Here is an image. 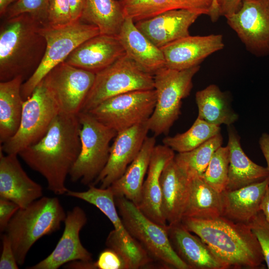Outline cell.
Masks as SVG:
<instances>
[{
  "label": "cell",
  "instance_id": "74e56055",
  "mask_svg": "<svg viewBox=\"0 0 269 269\" xmlns=\"http://www.w3.org/2000/svg\"><path fill=\"white\" fill-rule=\"evenodd\" d=\"M73 22L68 0H49L44 26L59 27Z\"/></svg>",
  "mask_w": 269,
  "mask_h": 269
},
{
  "label": "cell",
  "instance_id": "8fae6325",
  "mask_svg": "<svg viewBox=\"0 0 269 269\" xmlns=\"http://www.w3.org/2000/svg\"><path fill=\"white\" fill-rule=\"evenodd\" d=\"M155 89L133 91L111 97L89 112L117 133L146 122L155 108Z\"/></svg>",
  "mask_w": 269,
  "mask_h": 269
},
{
  "label": "cell",
  "instance_id": "83f0119b",
  "mask_svg": "<svg viewBox=\"0 0 269 269\" xmlns=\"http://www.w3.org/2000/svg\"><path fill=\"white\" fill-rule=\"evenodd\" d=\"M24 79L18 76L0 82V142L2 144L17 132L24 100L21 86Z\"/></svg>",
  "mask_w": 269,
  "mask_h": 269
},
{
  "label": "cell",
  "instance_id": "ba28073f",
  "mask_svg": "<svg viewBox=\"0 0 269 269\" xmlns=\"http://www.w3.org/2000/svg\"><path fill=\"white\" fill-rule=\"evenodd\" d=\"M59 106L43 80L24 101L19 126L15 134L0 145L5 154H18L38 141L47 132L56 117Z\"/></svg>",
  "mask_w": 269,
  "mask_h": 269
},
{
  "label": "cell",
  "instance_id": "5bb4252c",
  "mask_svg": "<svg viewBox=\"0 0 269 269\" xmlns=\"http://www.w3.org/2000/svg\"><path fill=\"white\" fill-rule=\"evenodd\" d=\"M149 131L147 121L117 133L108 162L92 185L106 188L119 179L139 153Z\"/></svg>",
  "mask_w": 269,
  "mask_h": 269
},
{
  "label": "cell",
  "instance_id": "7a4b0ae2",
  "mask_svg": "<svg viewBox=\"0 0 269 269\" xmlns=\"http://www.w3.org/2000/svg\"><path fill=\"white\" fill-rule=\"evenodd\" d=\"M181 222L210 248L227 269H255L263 266L262 249L248 224L222 216L209 220L184 217Z\"/></svg>",
  "mask_w": 269,
  "mask_h": 269
},
{
  "label": "cell",
  "instance_id": "ffe728a7",
  "mask_svg": "<svg viewBox=\"0 0 269 269\" xmlns=\"http://www.w3.org/2000/svg\"><path fill=\"white\" fill-rule=\"evenodd\" d=\"M175 155L174 151L166 145L155 146L142 186L141 201L137 207L146 217L163 226L168 224L162 211L160 179L164 167Z\"/></svg>",
  "mask_w": 269,
  "mask_h": 269
},
{
  "label": "cell",
  "instance_id": "6da1fadb",
  "mask_svg": "<svg viewBox=\"0 0 269 269\" xmlns=\"http://www.w3.org/2000/svg\"><path fill=\"white\" fill-rule=\"evenodd\" d=\"M81 125L78 115L60 113L46 134L18 155L47 183V188L56 195L65 194V182L80 150Z\"/></svg>",
  "mask_w": 269,
  "mask_h": 269
},
{
  "label": "cell",
  "instance_id": "8992f818",
  "mask_svg": "<svg viewBox=\"0 0 269 269\" xmlns=\"http://www.w3.org/2000/svg\"><path fill=\"white\" fill-rule=\"evenodd\" d=\"M115 200L127 231L154 261L168 268L190 269L173 250L168 235L167 225L161 226L150 220L124 197H115Z\"/></svg>",
  "mask_w": 269,
  "mask_h": 269
},
{
  "label": "cell",
  "instance_id": "7bdbcfd3",
  "mask_svg": "<svg viewBox=\"0 0 269 269\" xmlns=\"http://www.w3.org/2000/svg\"><path fill=\"white\" fill-rule=\"evenodd\" d=\"M242 0H217L219 14L225 17L235 13L240 8Z\"/></svg>",
  "mask_w": 269,
  "mask_h": 269
},
{
  "label": "cell",
  "instance_id": "d6a6232c",
  "mask_svg": "<svg viewBox=\"0 0 269 269\" xmlns=\"http://www.w3.org/2000/svg\"><path fill=\"white\" fill-rule=\"evenodd\" d=\"M219 126L210 124L197 118L186 132L162 140L164 145L178 153L192 150L220 133Z\"/></svg>",
  "mask_w": 269,
  "mask_h": 269
},
{
  "label": "cell",
  "instance_id": "cb8c5ba5",
  "mask_svg": "<svg viewBox=\"0 0 269 269\" xmlns=\"http://www.w3.org/2000/svg\"><path fill=\"white\" fill-rule=\"evenodd\" d=\"M269 186V176L236 190L223 191L221 193V216L234 222L248 224L261 211V203Z\"/></svg>",
  "mask_w": 269,
  "mask_h": 269
},
{
  "label": "cell",
  "instance_id": "7c38bea8",
  "mask_svg": "<svg viewBox=\"0 0 269 269\" xmlns=\"http://www.w3.org/2000/svg\"><path fill=\"white\" fill-rule=\"evenodd\" d=\"M96 74L63 62L42 79L53 95L60 113L78 115L95 80Z\"/></svg>",
  "mask_w": 269,
  "mask_h": 269
},
{
  "label": "cell",
  "instance_id": "ab89813d",
  "mask_svg": "<svg viewBox=\"0 0 269 269\" xmlns=\"http://www.w3.org/2000/svg\"><path fill=\"white\" fill-rule=\"evenodd\" d=\"M97 269H126L120 256L109 248L102 251L95 262Z\"/></svg>",
  "mask_w": 269,
  "mask_h": 269
},
{
  "label": "cell",
  "instance_id": "f35d334b",
  "mask_svg": "<svg viewBox=\"0 0 269 269\" xmlns=\"http://www.w3.org/2000/svg\"><path fill=\"white\" fill-rule=\"evenodd\" d=\"M248 225L260 244L264 260L269 269V223L262 211H260Z\"/></svg>",
  "mask_w": 269,
  "mask_h": 269
},
{
  "label": "cell",
  "instance_id": "b9f144b4",
  "mask_svg": "<svg viewBox=\"0 0 269 269\" xmlns=\"http://www.w3.org/2000/svg\"><path fill=\"white\" fill-rule=\"evenodd\" d=\"M20 208L14 202L0 198V232L3 233L13 216Z\"/></svg>",
  "mask_w": 269,
  "mask_h": 269
},
{
  "label": "cell",
  "instance_id": "60d3db41",
  "mask_svg": "<svg viewBox=\"0 0 269 269\" xmlns=\"http://www.w3.org/2000/svg\"><path fill=\"white\" fill-rule=\"evenodd\" d=\"M2 251L0 258V269H18V264L8 236H1Z\"/></svg>",
  "mask_w": 269,
  "mask_h": 269
},
{
  "label": "cell",
  "instance_id": "4316f807",
  "mask_svg": "<svg viewBox=\"0 0 269 269\" xmlns=\"http://www.w3.org/2000/svg\"><path fill=\"white\" fill-rule=\"evenodd\" d=\"M155 142L154 136H147L136 158L124 173L109 186L115 197H124L138 206L144 178Z\"/></svg>",
  "mask_w": 269,
  "mask_h": 269
},
{
  "label": "cell",
  "instance_id": "603a6c76",
  "mask_svg": "<svg viewBox=\"0 0 269 269\" xmlns=\"http://www.w3.org/2000/svg\"><path fill=\"white\" fill-rule=\"evenodd\" d=\"M126 17L134 22L173 9L188 10L208 15L212 22L220 17L217 0H119Z\"/></svg>",
  "mask_w": 269,
  "mask_h": 269
},
{
  "label": "cell",
  "instance_id": "f6af8a7d",
  "mask_svg": "<svg viewBox=\"0 0 269 269\" xmlns=\"http://www.w3.org/2000/svg\"><path fill=\"white\" fill-rule=\"evenodd\" d=\"M64 268L70 269H97L95 262L76 260L71 261L64 265Z\"/></svg>",
  "mask_w": 269,
  "mask_h": 269
},
{
  "label": "cell",
  "instance_id": "1f68e13d",
  "mask_svg": "<svg viewBox=\"0 0 269 269\" xmlns=\"http://www.w3.org/2000/svg\"><path fill=\"white\" fill-rule=\"evenodd\" d=\"M86 191L68 190L65 195L84 200L98 208L111 222L115 229L124 239L132 237L125 228L116 205L115 196L111 189L97 188L90 185Z\"/></svg>",
  "mask_w": 269,
  "mask_h": 269
},
{
  "label": "cell",
  "instance_id": "c3c4849f",
  "mask_svg": "<svg viewBox=\"0 0 269 269\" xmlns=\"http://www.w3.org/2000/svg\"><path fill=\"white\" fill-rule=\"evenodd\" d=\"M18 0H0V15L2 17L7 8Z\"/></svg>",
  "mask_w": 269,
  "mask_h": 269
},
{
  "label": "cell",
  "instance_id": "d590c367",
  "mask_svg": "<svg viewBox=\"0 0 269 269\" xmlns=\"http://www.w3.org/2000/svg\"><path fill=\"white\" fill-rule=\"evenodd\" d=\"M229 148L220 146L213 153L205 172L200 176L207 184L219 193L225 190L228 179Z\"/></svg>",
  "mask_w": 269,
  "mask_h": 269
},
{
  "label": "cell",
  "instance_id": "4fadbf2b",
  "mask_svg": "<svg viewBox=\"0 0 269 269\" xmlns=\"http://www.w3.org/2000/svg\"><path fill=\"white\" fill-rule=\"evenodd\" d=\"M226 18L248 51L257 57L269 55V0H242Z\"/></svg>",
  "mask_w": 269,
  "mask_h": 269
},
{
  "label": "cell",
  "instance_id": "d4e9b609",
  "mask_svg": "<svg viewBox=\"0 0 269 269\" xmlns=\"http://www.w3.org/2000/svg\"><path fill=\"white\" fill-rule=\"evenodd\" d=\"M228 134L229 165L225 190H236L263 181L269 176L267 167L256 164L244 152L240 137L232 125L228 127Z\"/></svg>",
  "mask_w": 269,
  "mask_h": 269
},
{
  "label": "cell",
  "instance_id": "836d02e7",
  "mask_svg": "<svg viewBox=\"0 0 269 269\" xmlns=\"http://www.w3.org/2000/svg\"><path fill=\"white\" fill-rule=\"evenodd\" d=\"M223 140L220 133L192 150L178 153L174 159L189 177L200 176L206 169L214 152L222 146Z\"/></svg>",
  "mask_w": 269,
  "mask_h": 269
},
{
  "label": "cell",
  "instance_id": "30bf717a",
  "mask_svg": "<svg viewBox=\"0 0 269 269\" xmlns=\"http://www.w3.org/2000/svg\"><path fill=\"white\" fill-rule=\"evenodd\" d=\"M154 89L153 75L143 70L126 54L96 73L81 112H89L104 101L123 93Z\"/></svg>",
  "mask_w": 269,
  "mask_h": 269
},
{
  "label": "cell",
  "instance_id": "2e32d148",
  "mask_svg": "<svg viewBox=\"0 0 269 269\" xmlns=\"http://www.w3.org/2000/svg\"><path fill=\"white\" fill-rule=\"evenodd\" d=\"M221 34L191 36L176 40L160 48L168 68L182 70L198 66L209 55L224 47Z\"/></svg>",
  "mask_w": 269,
  "mask_h": 269
},
{
  "label": "cell",
  "instance_id": "7dc6e473",
  "mask_svg": "<svg viewBox=\"0 0 269 269\" xmlns=\"http://www.w3.org/2000/svg\"><path fill=\"white\" fill-rule=\"evenodd\" d=\"M260 210L269 223V186L267 187L260 205Z\"/></svg>",
  "mask_w": 269,
  "mask_h": 269
},
{
  "label": "cell",
  "instance_id": "ee69618b",
  "mask_svg": "<svg viewBox=\"0 0 269 269\" xmlns=\"http://www.w3.org/2000/svg\"><path fill=\"white\" fill-rule=\"evenodd\" d=\"M73 22L80 19L85 0H68Z\"/></svg>",
  "mask_w": 269,
  "mask_h": 269
},
{
  "label": "cell",
  "instance_id": "484cf974",
  "mask_svg": "<svg viewBox=\"0 0 269 269\" xmlns=\"http://www.w3.org/2000/svg\"><path fill=\"white\" fill-rule=\"evenodd\" d=\"M126 53L145 72L154 75L165 67L163 53L135 26L130 17H126L118 36Z\"/></svg>",
  "mask_w": 269,
  "mask_h": 269
},
{
  "label": "cell",
  "instance_id": "f1b7e54d",
  "mask_svg": "<svg viewBox=\"0 0 269 269\" xmlns=\"http://www.w3.org/2000/svg\"><path fill=\"white\" fill-rule=\"evenodd\" d=\"M195 101L198 108L197 118L219 126H231L238 119V114L231 106L227 95L215 84H211L197 91Z\"/></svg>",
  "mask_w": 269,
  "mask_h": 269
},
{
  "label": "cell",
  "instance_id": "ac0fdd59",
  "mask_svg": "<svg viewBox=\"0 0 269 269\" xmlns=\"http://www.w3.org/2000/svg\"><path fill=\"white\" fill-rule=\"evenodd\" d=\"M126 54L118 36L99 34L82 43L64 62L96 74Z\"/></svg>",
  "mask_w": 269,
  "mask_h": 269
},
{
  "label": "cell",
  "instance_id": "44dd1931",
  "mask_svg": "<svg viewBox=\"0 0 269 269\" xmlns=\"http://www.w3.org/2000/svg\"><path fill=\"white\" fill-rule=\"evenodd\" d=\"M167 229L173 250L190 269H227L210 248L181 222L168 224Z\"/></svg>",
  "mask_w": 269,
  "mask_h": 269
},
{
  "label": "cell",
  "instance_id": "5b68a950",
  "mask_svg": "<svg viewBox=\"0 0 269 269\" xmlns=\"http://www.w3.org/2000/svg\"><path fill=\"white\" fill-rule=\"evenodd\" d=\"M199 69V65L182 70L164 67L154 74L156 101L148 123L154 136L167 134L179 118L182 100L189 95L193 78Z\"/></svg>",
  "mask_w": 269,
  "mask_h": 269
},
{
  "label": "cell",
  "instance_id": "9a60e30c",
  "mask_svg": "<svg viewBox=\"0 0 269 269\" xmlns=\"http://www.w3.org/2000/svg\"><path fill=\"white\" fill-rule=\"evenodd\" d=\"M87 222L84 210L77 206L66 213L63 234L53 251L46 258L27 268L29 269H58L76 260L92 261V254L83 246L80 233Z\"/></svg>",
  "mask_w": 269,
  "mask_h": 269
},
{
  "label": "cell",
  "instance_id": "3957f363",
  "mask_svg": "<svg viewBox=\"0 0 269 269\" xmlns=\"http://www.w3.org/2000/svg\"><path fill=\"white\" fill-rule=\"evenodd\" d=\"M43 26L27 13L4 19L0 28V81L24 79L34 72L46 49Z\"/></svg>",
  "mask_w": 269,
  "mask_h": 269
},
{
  "label": "cell",
  "instance_id": "4dcf8cb0",
  "mask_svg": "<svg viewBox=\"0 0 269 269\" xmlns=\"http://www.w3.org/2000/svg\"><path fill=\"white\" fill-rule=\"evenodd\" d=\"M125 19L119 0H85L80 20L96 26L100 34L118 36Z\"/></svg>",
  "mask_w": 269,
  "mask_h": 269
},
{
  "label": "cell",
  "instance_id": "e575fe53",
  "mask_svg": "<svg viewBox=\"0 0 269 269\" xmlns=\"http://www.w3.org/2000/svg\"><path fill=\"white\" fill-rule=\"evenodd\" d=\"M106 245L120 256L125 264L126 269L142 268L154 261L137 240L132 237L125 239L115 229L109 233Z\"/></svg>",
  "mask_w": 269,
  "mask_h": 269
},
{
  "label": "cell",
  "instance_id": "7402d4cb",
  "mask_svg": "<svg viewBox=\"0 0 269 269\" xmlns=\"http://www.w3.org/2000/svg\"><path fill=\"white\" fill-rule=\"evenodd\" d=\"M160 181L163 215L168 225L180 223L189 197L191 178L173 158L164 167Z\"/></svg>",
  "mask_w": 269,
  "mask_h": 269
},
{
  "label": "cell",
  "instance_id": "277c9868",
  "mask_svg": "<svg viewBox=\"0 0 269 269\" xmlns=\"http://www.w3.org/2000/svg\"><path fill=\"white\" fill-rule=\"evenodd\" d=\"M66 213L57 197L42 196L25 208H20L9 222L8 236L19 265L35 243L59 230Z\"/></svg>",
  "mask_w": 269,
  "mask_h": 269
},
{
  "label": "cell",
  "instance_id": "e0dca14e",
  "mask_svg": "<svg viewBox=\"0 0 269 269\" xmlns=\"http://www.w3.org/2000/svg\"><path fill=\"white\" fill-rule=\"evenodd\" d=\"M17 155L0 150V198L25 208L43 196V188L29 177Z\"/></svg>",
  "mask_w": 269,
  "mask_h": 269
},
{
  "label": "cell",
  "instance_id": "9c48e42d",
  "mask_svg": "<svg viewBox=\"0 0 269 269\" xmlns=\"http://www.w3.org/2000/svg\"><path fill=\"white\" fill-rule=\"evenodd\" d=\"M42 32L46 42L45 51L37 68L21 86L24 101L51 69L64 62L82 43L100 34L97 27L80 20L59 27L43 26Z\"/></svg>",
  "mask_w": 269,
  "mask_h": 269
},
{
  "label": "cell",
  "instance_id": "52a82bcc",
  "mask_svg": "<svg viewBox=\"0 0 269 269\" xmlns=\"http://www.w3.org/2000/svg\"><path fill=\"white\" fill-rule=\"evenodd\" d=\"M81 125L80 150L69 175L73 182L93 184L106 166L112 139L117 132L104 125L89 112L78 114Z\"/></svg>",
  "mask_w": 269,
  "mask_h": 269
},
{
  "label": "cell",
  "instance_id": "8d00e7d4",
  "mask_svg": "<svg viewBox=\"0 0 269 269\" xmlns=\"http://www.w3.org/2000/svg\"><path fill=\"white\" fill-rule=\"evenodd\" d=\"M49 0H18L6 10L2 17L9 18L19 14L27 13L46 24L47 7Z\"/></svg>",
  "mask_w": 269,
  "mask_h": 269
},
{
  "label": "cell",
  "instance_id": "f546056e",
  "mask_svg": "<svg viewBox=\"0 0 269 269\" xmlns=\"http://www.w3.org/2000/svg\"><path fill=\"white\" fill-rule=\"evenodd\" d=\"M190 178V192L183 218L209 220L221 217V194L204 182L200 176Z\"/></svg>",
  "mask_w": 269,
  "mask_h": 269
},
{
  "label": "cell",
  "instance_id": "d6986e66",
  "mask_svg": "<svg viewBox=\"0 0 269 269\" xmlns=\"http://www.w3.org/2000/svg\"><path fill=\"white\" fill-rule=\"evenodd\" d=\"M200 15L186 9L167 10L135 22L136 27L161 48L189 35V29Z\"/></svg>",
  "mask_w": 269,
  "mask_h": 269
},
{
  "label": "cell",
  "instance_id": "bcb514c9",
  "mask_svg": "<svg viewBox=\"0 0 269 269\" xmlns=\"http://www.w3.org/2000/svg\"><path fill=\"white\" fill-rule=\"evenodd\" d=\"M259 144L269 170V133H264L262 134L259 138Z\"/></svg>",
  "mask_w": 269,
  "mask_h": 269
}]
</instances>
